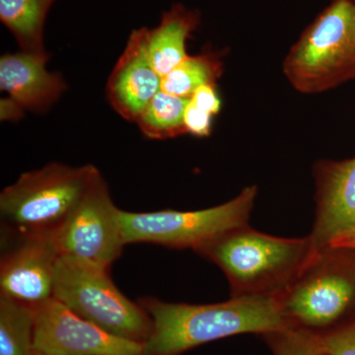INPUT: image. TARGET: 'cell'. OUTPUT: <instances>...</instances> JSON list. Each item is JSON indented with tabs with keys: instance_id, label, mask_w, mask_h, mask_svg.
I'll return each mask as SVG.
<instances>
[{
	"instance_id": "1",
	"label": "cell",
	"mask_w": 355,
	"mask_h": 355,
	"mask_svg": "<svg viewBox=\"0 0 355 355\" xmlns=\"http://www.w3.org/2000/svg\"><path fill=\"white\" fill-rule=\"evenodd\" d=\"M153 320V333L144 343L146 355H182L184 352L241 334H268L287 330L275 297H231L214 304L170 303L140 299Z\"/></svg>"
},
{
	"instance_id": "2",
	"label": "cell",
	"mask_w": 355,
	"mask_h": 355,
	"mask_svg": "<svg viewBox=\"0 0 355 355\" xmlns=\"http://www.w3.org/2000/svg\"><path fill=\"white\" fill-rule=\"evenodd\" d=\"M195 252L224 272L231 297H277L302 272L317 250L310 236L277 237L248 224L224 233Z\"/></svg>"
},
{
	"instance_id": "3",
	"label": "cell",
	"mask_w": 355,
	"mask_h": 355,
	"mask_svg": "<svg viewBox=\"0 0 355 355\" xmlns=\"http://www.w3.org/2000/svg\"><path fill=\"white\" fill-rule=\"evenodd\" d=\"M99 172L53 162L23 173L0 193L2 221L13 236H57Z\"/></svg>"
},
{
	"instance_id": "4",
	"label": "cell",
	"mask_w": 355,
	"mask_h": 355,
	"mask_svg": "<svg viewBox=\"0 0 355 355\" xmlns=\"http://www.w3.org/2000/svg\"><path fill=\"white\" fill-rule=\"evenodd\" d=\"M292 87L326 92L355 78V6L331 0L291 46L282 64Z\"/></svg>"
},
{
	"instance_id": "5",
	"label": "cell",
	"mask_w": 355,
	"mask_h": 355,
	"mask_svg": "<svg viewBox=\"0 0 355 355\" xmlns=\"http://www.w3.org/2000/svg\"><path fill=\"white\" fill-rule=\"evenodd\" d=\"M110 268L60 256L55 268L53 298L111 335L144 345L153 320L139 302L119 291Z\"/></svg>"
},
{
	"instance_id": "6",
	"label": "cell",
	"mask_w": 355,
	"mask_h": 355,
	"mask_svg": "<svg viewBox=\"0 0 355 355\" xmlns=\"http://www.w3.org/2000/svg\"><path fill=\"white\" fill-rule=\"evenodd\" d=\"M347 250H318L286 291L277 296L289 329L322 335L355 304V270L345 260Z\"/></svg>"
},
{
	"instance_id": "7",
	"label": "cell",
	"mask_w": 355,
	"mask_h": 355,
	"mask_svg": "<svg viewBox=\"0 0 355 355\" xmlns=\"http://www.w3.org/2000/svg\"><path fill=\"white\" fill-rule=\"evenodd\" d=\"M258 191V187L249 186L227 202L193 211L121 210L123 240L125 245L150 243L197 251L224 233L248 225Z\"/></svg>"
},
{
	"instance_id": "8",
	"label": "cell",
	"mask_w": 355,
	"mask_h": 355,
	"mask_svg": "<svg viewBox=\"0 0 355 355\" xmlns=\"http://www.w3.org/2000/svg\"><path fill=\"white\" fill-rule=\"evenodd\" d=\"M120 216L99 172L58 233L60 256L111 268L125 246Z\"/></svg>"
},
{
	"instance_id": "9",
	"label": "cell",
	"mask_w": 355,
	"mask_h": 355,
	"mask_svg": "<svg viewBox=\"0 0 355 355\" xmlns=\"http://www.w3.org/2000/svg\"><path fill=\"white\" fill-rule=\"evenodd\" d=\"M35 310V352L46 355H146L144 345L111 335L55 298Z\"/></svg>"
},
{
	"instance_id": "10",
	"label": "cell",
	"mask_w": 355,
	"mask_h": 355,
	"mask_svg": "<svg viewBox=\"0 0 355 355\" xmlns=\"http://www.w3.org/2000/svg\"><path fill=\"white\" fill-rule=\"evenodd\" d=\"M0 261V295L36 307L53 297L57 236H13Z\"/></svg>"
},
{
	"instance_id": "11",
	"label": "cell",
	"mask_w": 355,
	"mask_h": 355,
	"mask_svg": "<svg viewBox=\"0 0 355 355\" xmlns=\"http://www.w3.org/2000/svg\"><path fill=\"white\" fill-rule=\"evenodd\" d=\"M314 179L316 210L309 236L318 251L355 227V156L345 161H318Z\"/></svg>"
},
{
	"instance_id": "12",
	"label": "cell",
	"mask_w": 355,
	"mask_h": 355,
	"mask_svg": "<svg viewBox=\"0 0 355 355\" xmlns=\"http://www.w3.org/2000/svg\"><path fill=\"white\" fill-rule=\"evenodd\" d=\"M162 77L155 71L146 49L144 27L132 30L107 83L110 105L116 113L135 123L161 91Z\"/></svg>"
},
{
	"instance_id": "13",
	"label": "cell",
	"mask_w": 355,
	"mask_h": 355,
	"mask_svg": "<svg viewBox=\"0 0 355 355\" xmlns=\"http://www.w3.org/2000/svg\"><path fill=\"white\" fill-rule=\"evenodd\" d=\"M50 53L19 51L0 58V89L25 112L50 111L67 89L64 77L46 67Z\"/></svg>"
},
{
	"instance_id": "14",
	"label": "cell",
	"mask_w": 355,
	"mask_h": 355,
	"mask_svg": "<svg viewBox=\"0 0 355 355\" xmlns=\"http://www.w3.org/2000/svg\"><path fill=\"white\" fill-rule=\"evenodd\" d=\"M200 13L181 3H175L150 29L144 27L147 55L161 77L169 73L188 57L187 43L198 29Z\"/></svg>"
},
{
	"instance_id": "15",
	"label": "cell",
	"mask_w": 355,
	"mask_h": 355,
	"mask_svg": "<svg viewBox=\"0 0 355 355\" xmlns=\"http://www.w3.org/2000/svg\"><path fill=\"white\" fill-rule=\"evenodd\" d=\"M55 0H0V20L20 51L49 53L44 46V23Z\"/></svg>"
},
{
	"instance_id": "16",
	"label": "cell",
	"mask_w": 355,
	"mask_h": 355,
	"mask_svg": "<svg viewBox=\"0 0 355 355\" xmlns=\"http://www.w3.org/2000/svg\"><path fill=\"white\" fill-rule=\"evenodd\" d=\"M223 62L216 51L188 55L183 62L162 77L161 90L190 99L200 86L216 84L223 74Z\"/></svg>"
},
{
	"instance_id": "17",
	"label": "cell",
	"mask_w": 355,
	"mask_h": 355,
	"mask_svg": "<svg viewBox=\"0 0 355 355\" xmlns=\"http://www.w3.org/2000/svg\"><path fill=\"white\" fill-rule=\"evenodd\" d=\"M34 307L0 295V355H35Z\"/></svg>"
},
{
	"instance_id": "18",
	"label": "cell",
	"mask_w": 355,
	"mask_h": 355,
	"mask_svg": "<svg viewBox=\"0 0 355 355\" xmlns=\"http://www.w3.org/2000/svg\"><path fill=\"white\" fill-rule=\"evenodd\" d=\"M190 99L168 94L161 90L149 102L135 121L149 139L165 140L187 135L184 113Z\"/></svg>"
},
{
	"instance_id": "19",
	"label": "cell",
	"mask_w": 355,
	"mask_h": 355,
	"mask_svg": "<svg viewBox=\"0 0 355 355\" xmlns=\"http://www.w3.org/2000/svg\"><path fill=\"white\" fill-rule=\"evenodd\" d=\"M275 355H327L319 336L298 329L268 334Z\"/></svg>"
},
{
	"instance_id": "20",
	"label": "cell",
	"mask_w": 355,
	"mask_h": 355,
	"mask_svg": "<svg viewBox=\"0 0 355 355\" xmlns=\"http://www.w3.org/2000/svg\"><path fill=\"white\" fill-rule=\"evenodd\" d=\"M318 336L327 355H355V323Z\"/></svg>"
},
{
	"instance_id": "21",
	"label": "cell",
	"mask_w": 355,
	"mask_h": 355,
	"mask_svg": "<svg viewBox=\"0 0 355 355\" xmlns=\"http://www.w3.org/2000/svg\"><path fill=\"white\" fill-rule=\"evenodd\" d=\"M212 120V114L198 108L190 99L184 113V125L187 133L198 137H209L211 133Z\"/></svg>"
},
{
	"instance_id": "22",
	"label": "cell",
	"mask_w": 355,
	"mask_h": 355,
	"mask_svg": "<svg viewBox=\"0 0 355 355\" xmlns=\"http://www.w3.org/2000/svg\"><path fill=\"white\" fill-rule=\"evenodd\" d=\"M190 99L198 108L207 112L214 116L220 112L222 102L217 91L216 84L200 86L195 91Z\"/></svg>"
},
{
	"instance_id": "23",
	"label": "cell",
	"mask_w": 355,
	"mask_h": 355,
	"mask_svg": "<svg viewBox=\"0 0 355 355\" xmlns=\"http://www.w3.org/2000/svg\"><path fill=\"white\" fill-rule=\"evenodd\" d=\"M25 111L17 103L14 102L9 97L1 99L0 103V116L1 121H15L19 120L24 116Z\"/></svg>"
},
{
	"instance_id": "24",
	"label": "cell",
	"mask_w": 355,
	"mask_h": 355,
	"mask_svg": "<svg viewBox=\"0 0 355 355\" xmlns=\"http://www.w3.org/2000/svg\"><path fill=\"white\" fill-rule=\"evenodd\" d=\"M329 246L354 250L355 251V227L345 231V232L336 236Z\"/></svg>"
},
{
	"instance_id": "25",
	"label": "cell",
	"mask_w": 355,
	"mask_h": 355,
	"mask_svg": "<svg viewBox=\"0 0 355 355\" xmlns=\"http://www.w3.org/2000/svg\"><path fill=\"white\" fill-rule=\"evenodd\" d=\"M35 355H46V354H39V352H35Z\"/></svg>"
},
{
	"instance_id": "26",
	"label": "cell",
	"mask_w": 355,
	"mask_h": 355,
	"mask_svg": "<svg viewBox=\"0 0 355 355\" xmlns=\"http://www.w3.org/2000/svg\"><path fill=\"white\" fill-rule=\"evenodd\" d=\"M349 1H352V3H354V6H355V0H349Z\"/></svg>"
}]
</instances>
